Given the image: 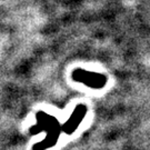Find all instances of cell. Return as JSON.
<instances>
[{
	"label": "cell",
	"instance_id": "obj_2",
	"mask_svg": "<svg viewBox=\"0 0 150 150\" xmlns=\"http://www.w3.org/2000/svg\"><path fill=\"white\" fill-rule=\"evenodd\" d=\"M86 113H87L86 106L79 105V106L75 109V111L71 115V117L69 118V120L61 127V130L68 134H72L76 129L78 128L79 123H80V121L82 120V118L86 116Z\"/></svg>",
	"mask_w": 150,
	"mask_h": 150
},
{
	"label": "cell",
	"instance_id": "obj_1",
	"mask_svg": "<svg viewBox=\"0 0 150 150\" xmlns=\"http://www.w3.org/2000/svg\"><path fill=\"white\" fill-rule=\"evenodd\" d=\"M72 78L74 80L82 82L90 88H103L107 81L106 76L96 74V72H89V71H85L81 69L74 70Z\"/></svg>",
	"mask_w": 150,
	"mask_h": 150
}]
</instances>
